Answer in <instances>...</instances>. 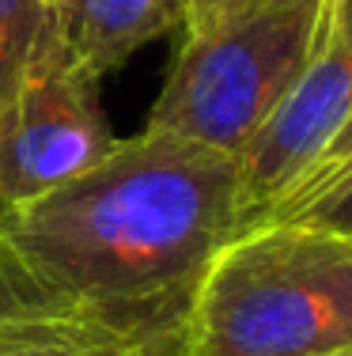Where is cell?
I'll list each match as a JSON object with an SVG mask.
<instances>
[{"instance_id":"cell-11","label":"cell","mask_w":352,"mask_h":356,"mask_svg":"<svg viewBox=\"0 0 352 356\" xmlns=\"http://www.w3.org/2000/svg\"><path fill=\"white\" fill-rule=\"evenodd\" d=\"M35 292H31L27 284H23V277L12 269V261L0 254V318L15 315V311H27L35 307Z\"/></svg>"},{"instance_id":"cell-7","label":"cell","mask_w":352,"mask_h":356,"mask_svg":"<svg viewBox=\"0 0 352 356\" xmlns=\"http://www.w3.org/2000/svg\"><path fill=\"white\" fill-rule=\"evenodd\" d=\"M182 23L186 0H69L57 27L83 69L106 76Z\"/></svg>"},{"instance_id":"cell-6","label":"cell","mask_w":352,"mask_h":356,"mask_svg":"<svg viewBox=\"0 0 352 356\" xmlns=\"http://www.w3.org/2000/svg\"><path fill=\"white\" fill-rule=\"evenodd\" d=\"M0 356H190L182 326H121L35 303L0 318Z\"/></svg>"},{"instance_id":"cell-3","label":"cell","mask_w":352,"mask_h":356,"mask_svg":"<svg viewBox=\"0 0 352 356\" xmlns=\"http://www.w3.org/2000/svg\"><path fill=\"white\" fill-rule=\"evenodd\" d=\"M326 15L330 0H250L182 31V49L148 125L235 159L311 65Z\"/></svg>"},{"instance_id":"cell-14","label":"cell","mask_w":352,"mask_h":356,"mask_svg":"<svg viewBox=\"0 0 352 356\" xmlns=\"http://www.w3.org/2000/svg\"><path fill=\"white\" fill-rule=\"evenodd\" d=\"M322 356H352V349H337V353H322Z\"/></svg>"},{"instance_id":"cell-8","label":"cell","mask_w":352,"mask_h":356,"mask_svg":"<svg viewBox=\"0 0 352 356\" xmlns=\"http://www.w3.org/2000/svg\"><path fill=\"white\" fill-rule=\"evenodd\" d=\"M254 224H303L318 232L352 239V163L315 186H299L276 197ZM250 224V227H254Z\"/></svg>"},{"instance_id":"cell-1","label":"cell","mask_w":352,"mask_h":356,"mask_svg":"<svg viewBox=\"0 0 352 356\" xmlns=\"http://www.w3.org/2000/svg\"><path fill=\"white\" fill-rule=\"evenodd\" d=\"M235 232V159L144 125L0 224V254L38 303L121 326H182L208 261Z\"/></svg>"},{"instance_id":"cell-12","label":"cell","mask_w":352,"mask_h":356,"mask_svg":"<svg viewBox=\"0 0 352 356\" xmlns=\"http://www.w3.org/2000/svg\"><path fill=\"white\" fill-rule=\"evenodd\" d=\"M242 4H250V0H186V23H182V31L205 27V23L220 19V15L235 12Z\"/></svg>"},{"instance_id":"cell-10","label":"cell","mask_w":352,"mask_h":356,"mask_svg":"<svg viewBox=\"0 0 352 356\" xmlns=\"http://www.w3.org/2000/svg\"><path fill=\"white\" fill-rule=\"evenodd\" d=\"M345 163H352V114L345 118V125H341L337 133L330 137V144H326L322 152H318V159L311 167H307L303 175L296 178V182L288 186V190H299V186H315V182H322V178H330L333 171H341ZM284 190V193H288ZM280 193V197H284Z\"/></svg>"},{"instance_id":"cell-5","label":"cell","mask_w":352,"mask_h":356,"mask_svg":"<svg viewBox=\"0 0 352 356\" xmlns=\"http://www.w3.org/2000/svg\"><path fill=\"white\" fill-rule=\"evenodd\" d=\"M352 114V0H330L326 35L311 65L269 114V122L235 156L239 232L318 159V152Z\"/></svg>"},{"instance_id":"cell-4","label":"cell","mask_w":352,"mask_h":356,"mask_svg":"<svg viewBox=\"0 0 352 356\" xmlns=\"http://www.w3.org/2000/svg\"><path fill=\"white\" fill-rule=\"evenodd\" d=\"M103 76L69 54L49 23L23 83L0 110V224L114 152V129L99 99Z\"/></svg>"},{"instance_id":"cell-13","label":"cell","mask_w":352,"mask_h":356,"mask_svg":"<svg viewBox=\"0 0 352 356\" xmlns=\"http://www.w3.org/2000/svg\"><path fill=\"white\" fill-rule=\"evenodd\" d=\"M49 4V12H53V19H61V12L69 8V0H46Z\"/></svg>"},{"instance_id":"cell-2","label":"cell","mask_w":352,"mask_h":356,"mask_svg":"<svg viewBox=\"0 0 352 356\" xmlns=\"http://www.w3.org/2000/svg\"><path fill=\"white\" fill-rule=\"evenodd\" d=\"M190 356L352 349V239L303 224L235 232L186 311Z\"/></svg>"},{"instance_id":"cell-9","label":"cell","mask_w":352,"mask_h":356,"mask_svg":"<svg viewBox=\"0 0 352 356\" xmlns=\"http://www.w3.org/2000/svg\"><path fill=\"white\" fill-rule=\"evenodd\" d=\"M53 12L46 0H0V110L23 83Z\"/></svg>"}]
</instances>
